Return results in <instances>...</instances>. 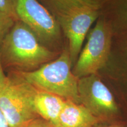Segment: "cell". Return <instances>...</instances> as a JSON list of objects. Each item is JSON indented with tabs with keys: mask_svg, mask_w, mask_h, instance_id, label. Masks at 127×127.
Listing matches in <instances>:
<instances>
[{
	"mask_svg": "<svg viewBox=\"0 0 127 127\" xmlns=\"http://www.w3.org/2000/svg\"><path fill=\"white\" fill-rule=\"evenodd\" d=\"M56 55L18 20L14 22L0 44V64L6 74L34 71L54 60Z\"/></svg>",
	"mask_w": 127,
	"mask_h": 127,
	"instance_id": "1",
	"label": "cell"
},
{
	"mask_svg": "<svg viewBox=\"0 0 127 127\" xmlns=\"http://www.w3.org/2000/svg\"><path fill=\"white\" fill-rule=\"evenodd\" d=\"M72 64L69 51L65 50L56 59L36 70L17 73L38 90L80 104L78 78L72 73Z\"/></svg>",
	"mask_w": 127,
	"mask_h": 127,
	"instance_id": "2",
	"label": "cell"
},
{
	"mask_svg": "<svg viewBox=\"0 0 127 127\" xmlns=\"http://www.w3.org/2000/svg\"><path fill=\"white\" fill-rule=\"evenodd\" d=\"M7 75V83L0 92V110L11 127H24L39 118L33 103L35 88L18 73Z\"/></svg>",
	"mask_w": 127,
	"mask_h": 127,
	"instance_id": "3",
	"label": "cell"
},
{
	"mask_svg": "<svg viewBox=\"0 0 127 127\" xmlns=\"http://www.w3.org/2000/svg\"><path fill=\"white\" fill-rule=\"evenodd\" d=\"M112 31L109 23L98 20L89 34L87 43L78 57L72 73L81 78L95 74L104 66L110 53Z\"/></svg>",
	"mask_w": 127,
	"mask_h": 127,
	"instance_id": "4",
	"label": "cell"
},
{
	"mask_svg": "<svg viewBox=\"0 0 127 127\" xmlns=\"http://www.w3.org/2000/svg\"><path fill=\"white\" fill-rule=\"evenodd\" d=\"M12 4L17 20L27 25L41 43L51 50L60 35V26L54 15L38 0H12Z\"/></svg>",
	"mask_w": 127,
	"mask_h": 127,
	"instance_id": "5",
	"label": "cell"
},
{
	"mask_svg": "<svg viewBox=\"0 0 127 127\" xmlns=\"http://www.w3.org/2000/svg\"><path fill=\"white\" fill-rule=\"evenodd\" d=\"M80 104L98 120L109 119L118 113L112 93L95 74L78 79Z\"/></svg>",
	"mask_w": 127,
	"mask_h": 127,
	"instance_id": "6",
	"label": "cell"
},
{
	"mask_svg": "<svg viewBox=\"0 0 127 127\" xmlns=\"http://www.w3.org/2000/svg\"><path fill=\"white\" fill-rule=\"evenodd\" d=\"M100 8L84 7L74 9L57 17L69 42L72 64L78 57L85 36L99 15Z\"/></svg>",
	"mask_w": 127,
	"mask_h": 127,
	"instance_id": "7",
	"label": "cell"
},
{
	"mask_svg": "<svg viewBox=\"0 0 127 127\" xmlns=\"http://www.w3.org/2000/svg\"><path fill=\"white\" fill-rule=\"evenodd\" d=\"M67 100L35 88L33 103L39 117L57 127L58 120Z\"/></svg>",
	"mask_w": 127,
	"mask_h": 127,
	"instance_id": "8",
	"label": "cell"
},
{
	"mask_svg": "<svg viewBox=\"0 0 127 127\" xmlns=\"http://www.w3.org/2000/svg\"><path fill=\"white\" fill-rule=\"evenodd\" d=\"M99 121L82 104L66 101L57 127H94Z\"/></svg>",
	"mask_w": 127,
	"mask_h": 127,
	"instance_id": "9",
	"label": "cell"
},
{
	"mask_svg": "<svg viewBox=\"0 0 127 127\" xmlns=\"http://www.w3.org/2000/svg\"><path fill=\"white\" fill-rule=\"evenodd\" d=\"M52 15L61 14L84 7L101 8L106 0H38Z\"/></svg>",
	"mask_w": 127,
	"mask_h": 127,
	"instance_id": "10",
	"label": "cell"
},
{
	"mask_svg": "<svg viewBox=\"0 0 127 127\" xmlns=\"http://www.w3.org/2000/svg\"><path fill=\"white\" fill-rule=\"evenodd\" d=\"M14 22L12 19L0 11V44Z\"/></svg>",
	"mask_w": 127,
	"mask_h": 127,
	"instance_id": "11",
	"label": "cell"
},
{
	"mask_svg": "<svg viewBox=\"0 0 127 127\" xmlns=\"http://www.w3.org/2000/svg\"><path fill=\"white\" fill-rule=\"evenodd\" d=\"M0 11L12 19L14 21H17L14 11L12 0H0Z\"/></svg>",
	"mask_w": 127,
	"mask_h": 127,
	"instance_id": "12",
	"label": "cell"
},
{
	"mask_svg": "<svg viewBox=\"0 0 127 127\" xmlns=\"http://www.w3.org/2000/svg\"><path fill=\"white\" fill-rule=\"evenodd\" d=\"M24 127H57L47 121L40 118H35Z\"/></svg>",
	"mask_w": 127,
	"mask_h": 127,
	"instance_id": "13",
	"label": "cell"
},
{
	"mask_svg": "<svg viewBox=\"0 0 127 127\" xmlns=\"http://www.w3.org/2000/svg\"><path fill=\"white\" fill-rule=\"evenodd\" d=\"M7 81V74L3 70L0 64V92L2 90Z\"/></svg>",
	"mask_w": 127,
	"mask_h": 127,
	"instance_id": "14",
	"label": "cell"
},
{
	"mask_svg": "<svg viewBox=\"0 0 127 127\" xmlns=\"http://www.w3.org/2000/svg\"><path fill=\"white\" fill-rule=\"evenodd\" d=\"M124 12L125 17H127V0H114Z\"/></svg>",
	"mask_w": 127,
	"mask_h": 127,
	"instance_id": "15",
	"label": "cell"
},
{
	"mask_svg": "<svg viewBox=\"0 0 127 127\" xmlns=\"http://www.w3.org/2000/svg\"><path fill=\"white\" fill-rule=\"evenodd\" d=\"M0 127H11L1 110H0Z\"/></svg>",
	"mask_w": 127,
	"mask_h": 127,
	"instance_id": "16",
	"label": "cell"
},
{
	"mask_svg": "<svg viewBox=\"0 0 127 127\" xmlns=\"http://www.w3.org/2000/svg\"><path fill=\"white\" fill-rule=\"evenodd\" d=\"M101 127H120L119 126V125H105V126H102Z\"/></svg>",
	"mask_w": 127,
	"mask_h": 127,
	"instance_id": "17",
	"label": "cell"
}]
</instances>
